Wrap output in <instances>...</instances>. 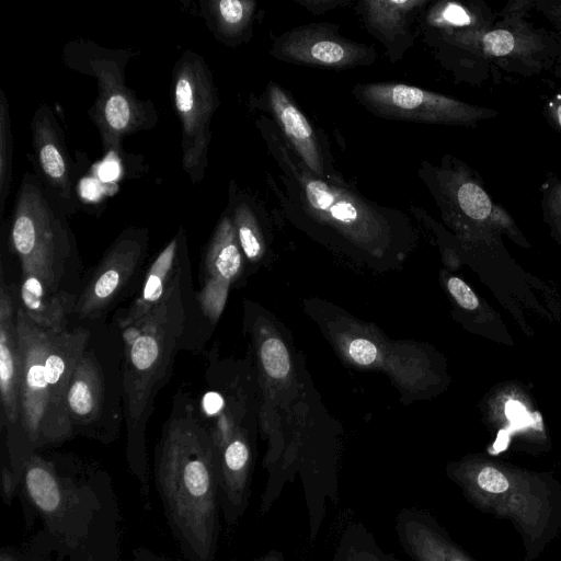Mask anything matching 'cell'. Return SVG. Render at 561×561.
Returning <instances> with one entry per match:
<instances>
[{"label":"cell","mask_w":561,"mask_h":561,"mask_svg":"<svg viewBox=\"0 0 561 561\" xmlns=\"http://www.w3.org/2000/svg\"><path fill=\"white\" fill-rule=\"evenodd\" d=\"M255 124L279 170L282 186L270 176L268 186L299 228L330 244L373 255L411 240L412 228L403 213L367 199L346 182L317 176L271 117L261 115Z\"/></svg>","instance_id":"obj_1"},{"label":"cell","mask_w":561,"mask_h":561,"mask_svg":"<svg viewBox=\"0 0 561 561\" xmlns=\"http://www.w3.org/2000/svg\"><path fill=\"white\" fill-rule=\"evenodd\" d=\"M156 479L167 516L192 561L216 550L219 453L193 404L174 398L156 451Z\"/></svg>","instance_id":"obj_2"},{"label":"cell","mask_w":561,"mask_h":561,"mask_svg":"<svg viewBox=\"0 0 561 561\" xmlns=\"http://www.w3.org/2000/svg\"><path fill=\"white\" fill-rule=\"evenodd\" d=\"M67 217L38 175L26 172L7 224V243L21 266V308L37 325L54 331L67 329L77 300L61 285L77 257Z\"/></svg>","instance_id":"obj_3"},{"label":"cell","mask_w":561,"mask_h":561,"mask_svg":"<svg viewBox=\"0 0 561 561\" xmlns=\"http://www.w3.org/2000/svg\"><path fill=\"white\" fill-rule=\"evenodd\" d=\"M15 322L21 351L20 425L34 447L62 442L73 434L67 396L90 332L43 329L20 305Z\"/></svg>","instance_id":"obj_4"},{"label":"cell","mask_w":561,"mask_h":561,"mask_svg":"<svg viewBox=\"0 0 561 561\" xmlns=\"http://www.w3.org/2000/svg\"><path fill=\"white\" fill-rule=\"evenodd\" d=\"M186 324L183 278L144 319L122 330L124 340L123 401L127 431V458L145 483V433L160 389L168 382Z\"/></svg>","instance_id":"obj_5"},{"label":"cell","mask_w":561,"mask_h":561,"mask_svg":"<svg viewBox=\"0 0 561 561\" xmlns=\"http://www.w3.org/2000/svg\"><path fill=\"white\" fill-rule=\"evenodd\" d=\"M456 83H499L504 75L534 78L561 65V35L529 20L497 19L489 26L424 41Z\"/></svg>","instance_id":"obj_6"},{"label":"cell","mask_w":561,"mask_h":561,"mask_svg":"<svg viewBox=\"0 0 561 561\" xmlns=\"http://www.w3.org/2000/svg\"><path fill=\"white\" fill-rule=\"evenodd\" d=\"M451 477L481 511L512 522L526 561L537 559L561 528V485L551 478L486 462L461 465Z\"/></svg>","instance_id":"obj_7"},{"label":"cell","mask_w":561,"mask_h":561,"mask_svg":"<svg viewBox=\"0 0 561 561\" xmlns=\"http://www.w3.org/2000/svg\"><path fill=\"white\" fill-rule=\"evenodd\" d=\"M134 53L110 49L96 43L76 38L61 53L62 64L70 70L93 77L98 94L88 115L96 127L103 150L121 157L123 140L135 133L157 126L154 104L141 100L126 85L125 69Z\"/></svg>","instance_id":"obj_8"},{"label":"cell","mask_w":561,"mask_h":561,"mask_svg":"<svg viewBox=\"0 0 561 561\" xmlns=\"http://www.w3.org/2000/svg\"><path fill=\"white\" fill-rule=\"evenodd\" d=\"M171 99L181 123L182 168L197 185L208 167L210 122L220 100L208 65L192 49L183 51L173 67Z\"/></svg>","instance_id":"obj_9"},{"label":"cell","mask_w":561,"mask_h":561,"mask_svg":"<svg viewBox=\"0 0 561 561\" xmlns=\"http://www.w3.org/2000/svg\"><path fill=\"white\" fill-rule=\"evenodd\" d=\"M352 94L373 115L392 121L473 127L499 115L490 107L396 82L358 83Z\"/></svg>","instance_id":"obj_10"},{"label":"cell","mask_w":561,"mask_h":561,"mask_svg":"<svg viewBox=\"0 0 561 561\" xmlns=\"http://www.w3.org/2000/svg\"><path fill=\"white\" fill-rule=\"evenodd\" d=\"M419 174L446 221L465 228L515 227L508 211L492 199L481 176L459 158L446 154L436 165L424 161Z\"/></svg>","instance_id":"obj_11"},{"label":"cell","mask_w":561,"mask_h":561,"mask_svg":"<svg viewBox=\"0 0 561 561\" xmlns=\"http://www.w3.org/2000/svg\"><path fill=\"white\" fill-rule=\"evenodd\" d=\"M340 25L309 23L296 26L275 38L270 54L279 61L345 70L373 65V46L354 42L339 32Z\"/></svg>","instance_id":"obj_12"},{"label":"cell","mask_w":561,"mask_h":561,"mask_svg":"<svg viewBox=\"0 0 561 561\" xmlns=\"http://www.w3.org/2000/svg\"><path fill=\"white\" fill-rule=\"evenodd\" d=\"M148 243L149 231L144 227H129L116 237L77 296L73 313L79 319H98L114 304L136 275Z\"/></svg>","instance_id":"obj_13"},{"label":"cell","mask_w":561,"mask_h":561,"mask_svg":"<svg viewBox=\"0 0 561 561\" xmlns=\"http://www.w3.org/2000/svg\"><path fill=\"white\" fill-rule=\"evenodd\" d=\"M35 173L67 216L79 209L76 183L79 169L68 151L53 110L41 104L31 121Z\"/></svg>","instance_id":"obj_14"},{"label":"cell","mask_w":561,"mask_h":561,"mask_svg":"<svg viewBox=\"0 0 561 561\" xmlns=\"http://www.w3.org/2000/svg\"><path fill=\"white\" fill-rule=\"evenodd\" d=\"M252 106L270 114L285 140L313 174L332 182H345L333 165L328 140L278 83L270 81Z\"/></svg>","instance_id":"obj_15"},{"label":"cell","mask_w":561,"mask_h":561,"mask_svg":"<svg viewBox=\"0 0 561 561\" xmlns=\"http://www.w3.org/2000/svg\"><path fill=\"white\" fill-rule=\"evenodd\" d=\"M432 0H359L356 11L364 27L387 49L392 62L414 45L421 19Z\"/></svg>","instance_id":"obj_16"},{"label":"cell","mask_w":561,"mask_h":561,"mask_svg":"<svg viewBox=\"0 0 561 561\" xmlns=\"http://www.w3.org/2000/svg\"><path fill=\"white\" fill-rule=\"evenodd\" d=\"M186 267V233L181 227L150 263L137 297L117 320L119 329L124 330L147 317L183 278Z\"/></svg>","instance_id":"obj_17"},{"label":"cell","mask_w":561,"mask_h":561,"mask_svg":"<svg viewBox=\"0 0 561 561\" xmlns=\"http://www.w3.org/2000/svg\"><path fill=\"white\" fill-rule=\"evenodd\" d=\"M3 266L0 278V394L7 422L20 424L21 351L15 322L16 305L4 280Z\"/></svg>","instance_id":"obj_18"},{"label":"cell","mask_w":561,"mask_h":561,"mask_svg":"<svg viewBox=\"0 0 561 561\" xmlns=\"http://www.w3.org/2000/svg\"><path fill=\"white\" fill-rule=\"evenodd\" d=\"M22 477L28 499L47 520L60 523L70 515L77 500L51 462L31 454L24 462Z\"/></svg>","instance_id":"obj_19"},{"label":"cell","mask_w":561,"mask_h":561,"mask_svg":"<svg viewBox=\"0 0 561 561\" xmlns=\"http://www.w3.org/2000/svg\"><path fill=\"white\" fill-rule=\"evenodd\" d=\"M497 13L482 0L432 1L424 11L420 28L423 41L457 32L489 27Z\"/></svg>","instance_id":"obj_20"},{"label":"cell","mask_w":561,"mask_h":561,"mask_svg":"<svg viewBox=\"0 0 561 561\" xmlns=\"http://www.w3.org/2000/svg\"><path fill=\"white\" fill-rule=\"evenodd\" d=\"M104 402V374L93 351L87 347L73 369L67 396L73 427L95 423L102 415Z\"/></svg>","instance_id":"obj_21"},{"label":"cell","mask_w":561,"mask_h":561,"mask_svg":"<svg viewBox=\"0 0 561 561\" xmlns=\"http://www.w3.org/2000/svg\"><path fill=\"white\" fill-rule=\"evenodd\" d=\"M256 5L253 0H206L201 10L216 39L236 46L251 38Z\"/></svg>","instance_id":"obj_22"},{"label":"cell","mask_w":561,"mask_h":561,"mask_svg":"<svg viewBox=\"0 0 561 561\" xmlns=\"http://www.w3.org/2000/svg\"><path fill=\"white\" fill-rule=\"evenodd\" d=\"M242 254L232 217L227 207L205 248L204 279H214L229 285L241 271Z\"/></svg>","instance_id":"obj_23"},{"label":"cell","mask_w":561,"mask_h":561,"mask_svg":"<svg viewBox=\"0 0 561 561\" xmlns=\"http://www.w3.org/2000/svg\"><path fill=\"white\" fill-rule=\"evenodd\" d=\"M250 448L240 433H234L219 454V483L227 503L239 510L247 496Z\"/></svg>","instance_id":"obj_24"},{"label":"cell","mask_w":561,"mask_h":561,"mask_svg":"<svg viewBox=\"0 0 561 561\" xmlns=\"http://www.w3.org/2000/svg\"><path fill=\"white\" fill-rule=\"evenodd\" d=\"M402 534L415 561H474L439 530L422 520H407Z\"/></svg>","instance_id":"obj_25"},{"label":"cell","mask_w":561,"mask_h":561,"mask_svg":"<svg viewBox=\"0 0 561 561\" xmlns=\"http://www.w3.org/2000/svg\"><path fill=\"white\" fill-rule=\"evenodd\" d=\"M228 195V209L232 217L241 250L249 261H255L263 251L256 204L248 194L240 192L232 182Z\"/></svg>","instance_id":"obj_26"},{"label":"cell","mask_w":561,"mask_h":561,"mask_svg":"<svg viewBox=\"0 0 561 561\" xmlns=\"http://www.w3.org/2000/svg\"><path fill=\"white\" fill-rule=\"evenodd\" d=\"M13 135L9 102L4 91L0 90V214L4 206L12 185Z\"/></svg>","instance_id":"obj_27"},{"label":"cell","mask_w":561,"mask_h":561,"mask_svg":"<svg viewBox=\"0 0 561 561\" xmlns=\"http://www.w3.org/2000/svg\"><path fill=\"white\" fill-rule=\"evenodd\" d=\"M260 358L265 373L274 379L285 378L290 369V360L285 344L276 339L270 337L260 346Z\"/></svg>","instance_id":"obj_28"},{"label":"cell","mask_w":561,"mask_h":561,"mask_svg":"<svg viewBox=\"0 0 561 561\" xmlns=\"http://www.w3.org/2000/svg\"><path fill=\"white\" fill-rule=\"evenodd\" d=\"M540 206L543 219L561 233V176H547L540 186Z\"/></svg>","instance_id":"obj_29"},{"label":"cell","mask_w":561,"mask_h":561,"mask_svg":"<svg viewBox=\"0 0 561 561\" xmlns=\"http://www.w3.org/2000/svg\"><path fill=\"white\" fill-rule=\"evenodd\" d=\"M229 285L214 279H204L198 301L203 314L211 320L217 321L221 314L228 294Z\"/></svg>","instance_id":"obj_30"},{"label":"cell","mask_w":561,"mask_h":561,"mask_svg":"<svg viewBox=\"0 0 561 561\" xmlns=\"http://www.w3.org/2000/svg\"><path fill=\"white\" fill-rule=\"evenodd\" d=\"M347 352L355 363L364 366L375 363L379 354L377 346L366 339L351 341Z\"/></svg>","instance_id":"obj_31"},{"label":"cell","mask_w":561,"mask_h":561,"mask_svg":"<svg viewBox=\"0 0 561 561\" xmlns=\"http://www.w3.org/2000/svg\"><path fill=\"white\" fill-rule=\"evenodd\" d=\"M447 287L456 301L467 310H473L479 306V299L472 289L460 278L450 277Z\"/></svg>","instance_id":"obj_32"},{"label":"cell","mask_w":561,"mask_h":561,"mask_svg":"<svg viewBox=\"0 0 561 561\" xmlns=\"http://www.w3.org/2000/svg\"><path fill=\"white\" fill-rule=\"evenodd\" d=\"M535 11L540 13L561 35V0H534Z\"/></svg>","instance_id":"obj_33"},{"label":"cell","mask_w":561,"mask_h":561,"mask_svg":"<svg viewBox=\"0 0 561 561\" xmlns=\"http://www.w3.org/2000/svg\"><path fill=\"white\" fill-rule=\"evenodd\" d=\"M542 112L549 125L561 134V91L545 96Z\"/></svg>","instance_id":"obj_34"},{"label":"cell","mask_w":561,"mask_h":561,"mask_svg":"<svg viewBox=\"0 0 561 561\" xmlns=\"http://www.w3.org/2000/svg\"><path fill=\"white\" fill-rule=\"evenodd\" d=\"M535 10L534 0L508 1L500 12L497 19L529 20L531 11Z\"/></svg>","instance_id":"obj_35"},{"label":"cell","mask_w":561,"mask_h":561,"mask_svg":"<svg viewBox=\"0 0 561 561\" xmlns=\"http://www.w3.org/2000/svg\"><path fill=\"white\" fill-rule=\"evenodd\" d=\"M299 5L306 8L309 12L318 15L340 5L350 4V0H294Z\"/></svg>","instance_id":"obj_36"},{"label":"cell","mask_w":561,"mask_h":561,"mask_svg":"<svg viewBox=\"0 0 561 561\" xmlns=\"http://www.w3.org/2000/svg\"><path fill=\"white\" fill-rule=\"evenodd\" d=\"M114 163L110 162L107 164H105V167L102 168V176L104 179H111L112 175H115V168H114Z\"/></svg>","instance_id":"obj_37"},{"label":"cell","mask_w":561,"mask_h":561,"mask_svg":"<svg viewBox=\"0 0 561 561\" xmlns=\"http://www.w3.org/2000/svg\"><path fill=\"white\" fill-rule=\"evenodd\" d=\"M351 561H378L373 554L360 552L351 559Z\"/></svg>","instance_id":"obj_38"},{"label":"cell","mask_w":561,"mask_h":561,"mask_svg":"<svg viewBox=\"0 0 561 561\" xmlns=\"http://www.w3.org/2000/svg\"><path fill=\"white\" fill-rule=\"evenodd\" d=\"M260 561H282V558L277 553H271V554L264 557L263 559H261Z\"/></svg>","instance_id":"obj_39"},{"label":"cell","mask_w":561,"mask_h":561,"mask_svg":"<svg viewBox=\"0 0 561 561\" xmlns=\"http://www.w3.org/2000/svg\"><path fill=\"white\" fill-rule=\"evenodd\" d=\"M0 561H19L13 556L8 554L5 552L1 553Z\"/></svg>","instance_id":"obj_40"},{"label":"cell","mask_w":561,"mask_h":561,"mask_svg":"<svg viewBox=\"0 0 561 561\" xmlns=\"http://www.w3.org/2000/svg\"><path fill=\"white\" fill-rule=\"evenodd\" d=\"M556 79H558L561 82V65L554 68V70L551 72Z\"/></svg>","instance_id":"obj_41"},{"label":"cell","mask_w":561,"mask_h":561,"mask_svg":"<svg viewBox=\"0 0 561 561\" xmlns=\"http://www.w3.org/2000/svg\"><path fill=\"white\" fill-rule=\"evenodd\" d=\"M389 561H397V560L391 559V560H389Z\"/></svg>","instance_id":"obj_42"}]
</instances>
